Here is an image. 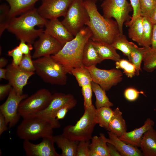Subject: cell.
Masks as SVG:
<instances>
[{"mask_svg": "<svg viewBox=\"0 0 156 156\" xmlns=\"http://www.w3.org/2000/svg\"><path fill=\"white\" fill-rule=\"evenodd\" d=\"M134 44L132 42L129 41L126 36L122 34L117 37L111 45L116 50L121 51L130 61L131 51Z\"/></svg>", "mask_w": 156, "mask_h": 156, "instance_id": "obj_30", "label": "cell"}, {"mask_svg": "<svg viewBox=\"0 0 156 156\" xmlns=\"http://www.w3.org/2000/svg\"><path fill=\"white\" fill-rule=\"evenodd\" d=\"M102 61L90 39L86 43L83 49L82 57L83 65L86 67L96 66Z\"/></svg>", "mask_w": 156, "mask_h": 156, "instance_id": "obj_24", "label": "cell"}, {"mask_svg": "<svg viewBox=\"0 0 156 156\" xmlns=\"http://www.w3.org/2000/svg\"><path fill=\"white\" fill-rule=\"evenodd\" d=\"M8 60L4 57H2L0 59V68L4 67L8 63Z\"/></svg>", "mask_w": 156, "mask_h": 156, "instance_id": "obj_52", "label": "cell"}, {"mask_svg": "<svg viewBox=\"0 0 156 156\" xmlns=\"http://www.w3.org/2000/svg\"><path fill=\"white\" fill-rule=\"evenodd\" d=\"M115 65L117 69H122L123 73L129 78H131L136 75L135 66L129 60L120 59L116 62Z\"/></svg>", "mask_w": 156, "mask_h": 156, "instance_id": "obj_35", "label": "cell"}, {"mask_svg": "<svg viewBox=\"0 0 156 156\" xmlns=\"http://www.w3.org/2000/svg\"><path fill=\"white\" fill-rule=\"evenodd\" d=\"M71 74L75 77L79 86L81 87L91 84L92 81L90 73L84 66L73 68Z\"/></svg>", "mask_w": 156, "mask_h": 156, "instance_id": "obj_32", "label": "cell"}, {"mask_svg": "<svg viewBox=\"0 0 156 156\" xmlns=\"http://www.w3.org/2000/svg\"><path fill=\"white\" fill-rule=\"evenodd\" d=\"M83 3L90 17L86 26L92 32L90 39L93 41L112 44L114 40L120 35L116 21L102 15L98 10L95 1L84 0Z\"/></svg>", "mask_w": 156, "mask_h": 156, "instance_id": "obj_1", "label": "cell"}, {"mask_svg": "<svg viewBox=\"0 0 156 156\" xmlns=\"http://www.w3.org/2000/svg\"><path fill=\"white\" fill-rule=\"evenodd\" d=\"M12 86L9 83L1 84L0 85V100L2 101L9 94L11 89Z\"/></svg>", "mask_w": 156, "mask_h": 156, "instance_id": "obj_45", "label": "cell"}, {"mask_svg": "<svg viewBox=\"0 0 156 156\" xmlns=\"http://www.w3.org/2000/svg\"><path fill=\"white\" fill-rule=\"evenodd\" d=\"M151 47L153 48L156 49V25L155 24H154L153 25Z\"/></svg>", "mask_w": 156, "mask_h": 156, "instance_id": "obj_49", "label": "cell"}, {"mask_svg": "<svg viewBox=\"0 0 156 156\" xmlns=\"http://www.w3.org/2000/svg\"><path fill=\"white\" fill-rule=\"evenodd\" d=\"M113 113L114 111L110 107L96 108L95 118L97 124L107 130Z\"/></svg>", "mask_w": 156, "mask_h": 156, "instance_id": "obj_29", "label": "cell"}, {"mask_svg": "<svg viewBox=\"0 0 156 156\" xmlns=\"http://www.w3.org/2000/svg\"><path fill=\"white\" fill-rule=\"evenodd\" d=\"M92 42L103 61L108 59L116 62L121 59L120 55L111 44L94 41L92 40Z\"/></svg>", "mask_w": 156, "mask_h": 156, "instance_id": "obj_25", "label": "cell"}, {"mask_svg": "<svg viewBox=\"0 0 156 156\" xmlns=\"http://www.w3.org/2000/svg\"><path fill=\"white\" fill-rule=\"evenodd\" d=\"M84 113L74 125H68L64 128L62 134L69 139L80 142L90 140L94 127L96 107L92 104L84 108Z\"/></svg>", "mask_w": 156, "mask_h": 156, "instance_id": "obj_5", "label": "cell"}, {"mask_svg": "<svg viewBox=\"0 0 156 156\" xmlns=\"http://www.w3.org/2000/svg\"><path fill=\"white\" fill-rule=\"evenodd\" d=\"M90 140L79 142L78 145L76 156H89Z\"/></svg>", "mask_w": 156, "mask_h": 156, "instance_id": "obj_43", "label": "cell"}, {"mask_svg": "<svg viewBox=\"0 0 156 156\" xmlns=\"http://www.w3.org/2000/svg\"><path fill=\"white\" fill-rule=\"evenodd\" d=\"M142 16L143 27L142 47H151L154 24L151 21L148 16L146 15Z\"/></svg>", "mask_w": 156, "mask_h": 156, "instance_id": "obj_33", "label": "cell"}, {"mask_svg": "<svg viewBox=\"0 0 156 156\" xmlns=\"http://www.w3.org/2000/svg\"><path fill=\"white\" fill-rule=\"evenodd\" d=\"M28 97L27 94H17L12 88L5 101L0 106V112L4 116L10 128L15 125L21 116L18 112L22 101Z\"/></svg>", "mask_w": 156, "mask_h": 156, "instance_id": "obj_11", "label": "cell"}, {"mask_svg": "<svg viewBox=\"0 0 156 156\" xmlns=\"http://www.w3.org/2000/svg\"><path fill=\"white\" fill-rule=\"evenodd\" d=\"M109 138L101 133L103 138L107 143L114 146L122 156H142V152L137 147L127 144L112 132L108 131Z\"/></svg>", "mask_w": 156, "mask_h": 156, "instance_id": "obj_18", "label": "cell"}, {"mask_svg": "<svg viewBox=\"0 0 156 156\" xmlns=\"http://www.w3.org/2000/svg\"><path fill=\"white\" fill-rule=\"evenodd\" d=\"M9 4L11 18L24 13L34 8L35 3L42 0H4Z\"/></svg>", "mask_w": 156, "mask_h": 156, "instance_id": "obj_22", "label": "cell"}, {"mask_svg": "<svg viewBox=\"0 0 156 156\" xmlns=\"http://www.w3.org/2000/svg\"><path fill=\"white\" fill-rule=\"evenodd\" d=\"M5 118L3 114L0 112V135L8 129Z\"/></svg>", "mask_w": 156, "mask_h": 156, "instance_id": "obj_47", "label": "cell"}, {"mask_svg": "<svg viewBox=\"0 0 156 156\" xmlns=\"http://www.w3.org/2000/svg\"><path fill=\"white\" fill-rule=\"evenodd\" d=\"M101 6L103 16L114 18L117 22L120 35L123 34V25L131 20L129 13L133 10L130 3L127 0H103Z\"/></svg>", "mask_w": 156, "mask_h": 156, "instance_id": "obj_8", "label": "cell"}, {"mask_svg": "<svg viewBox=\"0 0 156 156\" xmlns=\"http://www.w3.org/2000/svg\"><path fill=\"white\" fill-rule=\"evenodd\" d=\"M94 0L96 1H102L103 0Z\"/></svg>", "mask_w": 156, "mask_h": 156, "instance_id": "obj_53", "label": "cell"}, {"mask_svg": "<svg viewBox=\"0 0 156 156\" xmlns=\"http://www.w3.org/2000/svg\"><path fill=\"white\" fill-rule=\"evenodd\" d=\"M130 2L133 8V14L131 20L125 23L126 26L131 23L138 17L141 16L140 0H130Z\"/></svg>", "mask_w": 156, "mask_h": 156, "instance_id": "obj_41", "label": "cell"}, {"mask_svg": "<svg viewBox=\"0 0 156 156\" xmlns=\"http://www.w3.org/2000/svg\"><path fill=\"white\" fill-rule=\"evenodd\" d=\"M7 72V68H0V79H4L7 80L6 74Z\"/></svg>", "mask_w": 156, "mask_h": 156, "instance_id": "obj_50", "label": "cell"}, {"mask_svg": "<svg viewBox=\"0 0 156 156\" xmlns=\"http://www.w3.org/2000/svg\"><path fill=\"white\" fill-rule=\"evenodd\" d=\"M54 143V136L44 138L38 144L24 140L23 148L27 156H61L56 151Z\"/></svg>", "mask_w": 156, "mask_h": 156, "instance_id": "obj_14", "label": "cell"}, {"mask_svg": "<svg viewBox=\"0 0 156 156\" xmlns=\"http://www.w3.org/2000/svg\"><path fill=\"white\" fill-rule=\"evenodd\" d=\"M8 55L12 57V63L15 66H18L22 58L23 55L17 46L8 52Z\"/></svg>", "mask_w": 156, "mask_h": 156, "instance_id": "obj_42", "label": "cell"}, {"mask_svg": "<svg viewBox=\"0 0 156 156\" xmlns=\"http://www.w3.org/2000/svg\"><path fill=\"white\" fill-rule=\"evenodd\" d=\"M90 145L89 156H110L107 143L100 133L92 137Z\"/></svg>", "mask_w": 156, "mask_h": 156, "instance_id": "obj_26", "label": "cell"}, {"mask_svg": "<svg viewBox=\"0 0 156 156\" xmlns=\"http://www.w3.org/2000/svg\"><path fill=\"white\" fill-rule=\"evenodd\" d=\"M9 6L5 3L1 4L0 5V36L2 35L8 26L12 18L10 14Z\"/></svg>", "mask_w": 156, "mask_h": 156, "instance_id": "obj_36", "label": "cell"}, {"mask_svg": "<svg viewBox=\"0 0 156 156\" xmlns=\"http://www.w3.org/2000/svg\"><path fill=\"white\" fill-rule=\"evenodd\" d=\"M81 89L83 98L84 108L89 107L92 105V97L93 91L91 83L82 87Z\"/></svg>", "mask_w": 156, "mask_h": 156, "instance_id": "obj_39", "label": "cell"}, {"mask_svg": "<svg viewBox=\"0 0 156 156\" xmlns=\"http://www.w3.org/2000/svg\"><path fill=\"white\" fill-rule=\"evenodd\" d=\"M52 94L47 89H40L20 102L18 112L23 118L35 115L45 109L51 99Z\"/></svg>", "mask_w": 156, "mask_h": 156, "instance_id": "obj_9", "label": "cell"}, {"mask_svg": "<svg viewBox=\"0 0 156 156\" xmlns=\"http://www.w3.org/2000/svg\"><path fill=\"white\" fill-rule=\"evenodd\" d=\"M75 99L73 96L70 94L55 93L52 94L51 100L46 108L35 115L47 118L53 122L57 128H60V124L55 118L57 112L63 106Z\"/></svg>", "mask_w": 156, "mask_h": 156, "instance_id": "obj_15", "label": "cell"}, {"mask_svg": "<svg viewBox=\"0 0 156 156\" xmlns=\"http://www.w3.org/2000/svg\"><path fill=\"white\" fill-rule=\"evenodd\" d=\"M110 156H122L115 147L109 143H107Z\"/></svg>", "mask_w": 156, "mask_h": 156, "instance_id": "obj_48", "label": "cell"}, {"mask_svg": "<svg viewBox=\"0 0 156 156\" xmlns=\"http://www.w3.org/2000/svg\"><path fill=\"white\" fill-rule=\"evenodd\" d=\"M140 147L143 155L156 156V130L153 127L144 134Z\"/></svg>", "mask_w": 156, "mask_h": 156, "instance_id": "obj_20", "label": "cell"}, {"mask_svg": "<svg viewBox=\"0 0 156 156\" xmlns=\"http://www.w3.org/2000/svg\"><path fill=\"white\" fill-rule=\"evenodd\" d=\"M47 20L42 17L37 9L34 8L18 17L12 18L7 29L20 40L32 44L44 30L42 28L36 29L35 27H43Z\"/></svg>", "mask_w": 156, "mask_h": 156, "instance_id": "obj_3", "label": "cell"}, {"mask_svg": "<svg viewBox=\"0 0 156 156\" xmlns=\"http://www.w3.org/2000/svg\"><path fill=\"white\" fill-rule=\"evenodd\" d=\"M91 86L96 97L95 105L96 108L103 107H111L113 106V104L109 101L105 91L99 85L92 81Z\"/></svg>", "mask_w": 156, "mask_h": 156, "instance_id": "obj_28", "label": "cell"}, {"mask_svg": "<svg viewBox=\"0 0 156 156\" xmlns=\"http://www.w3.org/2000/svg\"><path fill=\"white\" fill-rule=\"evenodd\" d=\"M77 103V100L75 99L63 106L57 112L56 119L59 120L64 118L68 111L74 107Z\"/></svg>", "mask_w": 156, "mask_h": 156, "instance_id": "obj_40", "label": "cell"}, {"mask_svg": "<svg viewBox=\"0 0 156 156\" xmlns=\"http://www.w3.org/2000/svg\"><path fill=\"white\" fill-rule=\"evenodd\" d=\"M145 49V47H139L134 44L131 51L130 61L136 67L137 76L139 75V72L141 70V64L143 61Z\"/></svg>", "mask_w": 156, "mask_h": 156, "instance_id": "obj_34", "label": "cell"}, {"mask_svg": "<svg viewBox=\"0 0 156 156\" xmlns=\"http://www.w3.org/2000/svg\"><path fill=\"white\" fill-rule=\"evenodd\" d=\"M141 16H149L156 9V0H140Z\"/></svg>", "mask_w": 156, "mask_h": 156, "instance_id": "obj_37", "label": "cell"}, {"mask_svg": "<svg viewBox=\"0 0 156 156\" xmlns=\"http://www.w3.org/2000/svg\"><path fill=\"white\" fill-rule=\"evenodd\" d=\"M73 0H42L37 9L40 15L47 20L64 16Z\"/></svg>", "mask_w": 156, "mask_h": 156, "instance_id": "obj_13", "label": "cell"}, {"mask_svg": "<svg viewBox=\"0 0 156 156\" xmlns=\"http://www.w3.org/2000/svg\"><path fill=\"white\" fill-rule=\"evenodd\" d=\"M113 111V114L107 130L119 137L127 132V126L119 108L116 107Z\"/></svg>", "mask_w": 156, "mask_h": 156, "instance_id": "obj_23", "label": "cell"}, {"mask_svg": "<svg viewBox=\"0 0 156 156\" xmlns=\"http://www.w3.org/2000/svg\"><path fill=\"white\" fill-rule=\"evenodd\" d=\"M85 67L90 73L92 81L99 85L105 91L109 90L122 80L123 73L119 69H102L96 66Z\"/></svg>", "mask_w": 156, "mask_h": 156, "instance_id": "obj_10", "label": "cell"}, {"mask_svg": "<svg viewBox=\"0 0 156 156\" xmlns=\"http://www.w3.org/2000/svg\"><path fill=\"white\" fill-rule=\"evenodd\" d=\"M84 0H73L61 21L69 32L75 36L90 20L84 5Z\"/></svg>", "mask_w": 156, "mask_h": 156, "instance_id": "obj_7", "label": "cell"}, {"mask_svg": "<svg viewBox=\"0 0 156 156\" xmlns=\"http://www.w3.org/2000/svg\"><path fill=\"white\" fill-rule=\"evenodd\" d=\"M57 128L55 125L47 118L34 115L23 118L18 126L16 134L20 139L36 140L53 135V129Z\"/></svg>", "mask_w": 156, "mask_h": 156, "instance_id": "obj_4", "label": "cell"}, {"mask_svg": "<svg viewBox=\"0 0 156 156\" xmlns=\"http://www.w3.org/2000/svg\"><path fill=\"white\" fill-rule=\"evenodd\" d=\"M54 143L62 151L61 156H76L79 142L70 140L62 134L54 136Z\"/></svg>", "mask_w": 156, "mask_h": 156, "instance_id": "obj_21", "label": "cell"}, {"mask_svg": "<svg viewBox=\"0 0 156 156\" xmlns=\"http://www.w3.org/2000/svg\"><path fill=\"white\" fill-rule=\"evenodd\" d=\"M140 94H143L142 91H139L134 88L129 87L125 90L124 95L125 98L128 101H133L138 98Z\"/></svg>", "mask_w": 156, "mask_h": 156, "instance_id": "obj_44", "label": "cell"}, {"mask_svg": "<svg viewBox=\"0 0 156 156\" xmlns=\"http://www.w3.org/2000/svg\"><path fill=\"white\" fill-rule=\"evenodd\" d=\"M32 57L30 53L27 55H23L22 58L18 66L23 70L29 72L35 71V67L34 64Z\"/></svg>", "mask_w": 156, "mask_h": 156, "instance_id": "obj_38", "label": "cell"}, {"mask_svg": "<svg viewBox=\"0 0 156 156\" xmlns=\"http://www.w3.org/2000/svg\"><path fill=\"white\" fill-rule=\"evenodd\" d=\"M155 122L149 118H147L144 124L140 127L128 132H126L119 137L125 143L136 147H140L142 137L148 130L153 127Z\"/></svg>", "mask_w": 156, "mask_h": 156, "instance_id": "obj_19", "label": "cell"}, {"mask_svg": "<svg viewBox=\"0 0 156 156\" xmlns=\"http://www.w3.org/2000/svg\"><path fill=\"white\" fill-rule=\"evenodd\" d=\"M20 43L18 46L20 50L23 55H27L30 53L31 51L33 49L32 44H26L23 40H20Z\"/></svg>", "mask_w": 156, "mask_h": 156, "instance_id": "obj_46", "label": "cell"}, {"mask_svg": "<svg viewBox=\"0 0 156 156\" xmlns=\"http://www.w3.org/2000/svg\"><path fill=\"white\" fill-rule=\"evenodd\" d=\"M152 23L156 25V9H155L148 16Z\"/></svg>", "mask_w": 156, "mask_h": 156, "instance_id": "obj_51", "label": "cell"}, {"mask_svg": "<svg viewBox=\"0 0 156 156\" xmlns=\"http://www.w3.org/2000/svg\"><path fill=\"white\" fill-rule=\"evenodd\" d=\"M129 27V37L142 47L143 37L142 16H140L126 26Z\"/></svg>", "mask_w": 156, "mask_h": 156, "instance_id": "obj_27", "label": "cell"}, {"mask_svg": "<svg viewBox=\"0 0 156 156\" xmlns=\"http://www.w3.org/2000/svg\"><path fill=\"white\" fill-rule=\"evenodd\" d=\"M44 26V32L53 37L63 46L75 37L57 18L47 20Z\"/></svg>", "mask_w": 156, "mask_h": 156, "instance_id": "obj_17", "label": "cell"}, {"mask_svg": "<svg viewBox=\"0 0 156 156\" xmlns=\"http://www.w3.org/2000/svg\"><path fill=\"white\" fill-rule=\"evenodd\" d=\"M7 68L6 77L8 83L17 94L23 95L24 87L27 84L29 78L35 72L24 71L18 66H15L12 63L8 65Z\"/></svg>", "mask_w": 156, "mask_h": 156, "instance_id": "obj_16", "label": "cell"}, {"mask_svg": "<svg viewBox=\"0 0 156 156\" xmlns=\"http://www.w3.org/2000/svg\"><path fill=\"white\" fill-rule=\"evenodd\" d=\"M38 37L33 44L34 51L32 57L33 58L55 55L63 47L56 39L44 31Z\"/></svg>", "mask_w": 156, "mask_h": 156, "instance_id": "obj_12", "label": "cell"}, {"mask_svg": "<svg viewBox=\"0 0 156 156\" xmlns=\"http://www.w3.org/2000/svg\"><path fill=\"white\" fill-rule=\"evenodd\" d=\"M92 36L90 29L86 26L73 39L67 42L57 53L51 56L62 66L67 74H71L73 68L84 66L82 61L83 49Z\"/></svg>", "mask_w": 156, "mask_h": 156, "instance_id": "obj_2", "label": "cell"}, {"mask_svg": "<svg viewBox=\"0 0 156 156\" xmlns=\"http://www.w3.org/2000/svg\"><path fill=\"white\" fill-rule=\"evenodd\" d=\"M33 62L36 73L44 82L61 86L66 84L67 73L51 56L36 59Z\"/></svg>", "mask_w": 156, "mask_h": 156, "instance_id": "obj_6", "label": "cell"}, {"mask_svg": "<svg viewBox=\"0 0 156 156\" xmlns=\"http://www.w3.org/2000/svg\"><path fill=\"white\" fill-rule=\"evenodd\" d=\"M143 61L144 70L148 72L153 71L156 69V49L145 47Z\"/></svg>", "mask_w": 156, "mask_h": 156, "instance_id": "obj_31", "label": "cell"}]
</instances>
